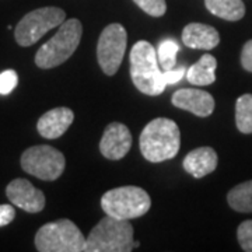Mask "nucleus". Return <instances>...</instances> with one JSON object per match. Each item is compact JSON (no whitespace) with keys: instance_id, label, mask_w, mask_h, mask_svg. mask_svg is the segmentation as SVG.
<instances>
[{"instance_id":"1","label":"nucleus","mask_w":252,"mask_h":252,"mask_svg":"<svg viewBox=\"0 0 252 252\" xmlns=\"http://www.w3.org/2000/svg\"><path fill=\"white\" fill-rule=\"evenodd\" d=\"M139 143L140 152L147 161L171 160L180 152V127L172 119L156 118L144 126Z\"/></svg>"},{"instance_id":"2","label":"nucleus","mask_w":252,"mask_h":252,"mask_svg":"<svg viewBox=\"0 0 252 252\" xmlns=\"http://www.w3.org/2000/svg\"><path fill=\"white\" fill-rule=\"evenodd\" d=\"M130 77L136 89L146 95H160L165 89V80L157 52L147 41H137L130 51Z\"/></svg>"},{"instance_id":"3","label":"nucleus","mask_w":252,"mask_h":252,"mask_svg":"<svg viewBox=\"0 0 252 252\" xmlns=\"http://www.w3.org/2000/svg\"><path fill=\"white\" fill-rule=\"evenodd\" d=\"M133 225L129 220L107 216L86 237V252H129L133 250Z\"/></svg>"},{"instance_id":"4","label":"nucleus","mask_w":252,"mask_h":252,"mask_svg":"<svg viewBox=\"0 0 252 252\" xmlns=\"http://www.w3.org/2000/svg\"><path fill=\"white\" fill-rule=\"evenodd\" d=\"M83 27L77 18L64 20L58 32L38 49L35 64L41 69H52L64 63L80 44Z\"/></svg>"},{"instance_id":"5","label":"nucleus","mask_w":252,"mask_h":252,"mask_svg":"<svg viewBox=\"0 0 252 252\" xmlns=\"http://www.w3.org/2000/svg\"><path fill=\"white\" fill-rule=\"evenodd\" d=\"M35 247L39 252H83L86 237L73 221L61 219L46 223L36 231Z\"/></svg>"},{"instance_id":"6","label":"nucleus","mask_w":252,"mask_h":252,"mask_svg":"<svg viewBox=\"0 0 252 252\" xmlns=\"http://www.w3.org/2000/svg\"><path fill=\"white\" fill-rule=\"evenodd\" d=\"M152 206V199L139 187H119L107 190L101 198L102 210L111 217L132 220L144 216Z\"/></svg>"},{"instance_id":"7","label":"nucleus","mask_w":252,"mask_h":252,"mask_svg":"<svg viewBox=\"0 0 252 252\" xmlns=\"http://www.w3.org/2000/svg\"><path fill=\"white\" fill-rule=\"evenodd\" d=\"M64 20L66 13L59 7H41L32 10L20 20L14 31V38L18 45H34L48 31L59 27Z\"/></svg>"},{"instance_id":"8","label":"nucleus","mask_w":252,"mask_h":252,"mask_svg":"<svg viewBox=\"0 0 252 252\" xmlns=\"http://www.w3.org/2000/svg\"><path fill=\"white\" fill-rule=\"evenodd\" d=\"M21 168L42 181L58 180L64 171L66 160L62 152L48 144L32 146L21 156Z\"/></svg>"},{"instance_id":"9","label":"nucleus","mask_w":252,"mask_h":252,"mask_svg":"<svg viewBox=\"0 0 252 252\" xmlns=\"http://www.w3.org/2000/svg\"><path fill=\"white\" fill-rule=\"evenodd\" d=\"M127 44V34L124 26L114 23L102 30L97 44V61L107 76L118 72Z\"/></svg>"},{"instance_id":"10","label":"nucleus","mask_w":252,"mask_h":252,"mask_svg":"<svg viewBox=\"0 0 252 252\" xmlns=\"http://www.w3.org/2000/svg\"><path fill=\"white\" fill-rule=\"evenodd\" d=\"M6 195L14 206L27 213H39L45 207V195L24 178L13 180L6 188Z\"/></svg>"},{"instance_id":"11","label":"nucleus","mask_w":252,"mask_h":252,"mask_svg":"<svg viewBox=\"0 0 252 252\" xmlns=\"http://www.w3.org/2000/svg\"><path fill=\"white\" fill-rule=\"evenodd\" d=\"M132 135L129 127L119 122L109 124L99 142V152L108 160H121L129 153Z\"/></svg>"},{"instance_id":"12","label":"nucleus","mask_w":252,"mask_h":252,"mask_svg":"<svg viewBox=\"0 0 252 252\" xmlns=\"http://www.w3.org/2000/svg\"><path fill=\"white\" fill-rule=\"evenodd\" d=\"M171 101L174 107L200 118L209 117L215 111V98L212 94L199 89H181L172 94Z\"/></svg>"},{"instance_id":"13","label":"nucleus","mask_w":252,"mask_h":252,"mask_svg":"<svg viewBox=\"0 0 252 252\" xmlns=\"http://www.w3.org/2000/svg\"><path fill=\"white\" fill-rule=\"evenodd\" d=\"M74 121V114L70 108L59 107L45 112L38 119L36 130L45 139H58L70 127Z\"/></svg>"},{"instance_id":"14","label":"nucleus","mask_w":252,"mask_h":252,"mask_svg":"<svg viewBox=\"0 0 252 252\" xmlns=\"http://www.w3.org/2000/svg\"><path fill=\"white\" fill-rule=\"evenodd\" d=\"M182 42L184 45L192 49L210 51L219 45L220 35L216 28L212 26L202 23H190L182 31Z\"/></svg>"},{"instance_id":"15","label":"nucleus","mask_w":252,"mask_h":252,"mask_svg":"<svg viewBox=\"0 0 252 252\" xmlns=\"http://www.w3.org/2000/svg\"><path fill=\"white\" fill-rule=\"evenodd\" d=\"M217 161V153L212 147H198L187 154L182 165L193 178H203L216 170Z\"/></svg>"},{"instance_id":"16","label":"nucleus","mask_w":252,"mask_h":252,"mask_svg":"<svg viewBox=\"0 0 252 252\" xmlns=\"http://www.w3.org/2000/svg\"><path fill=\"white\" fill-rule=\"evenodd\" d=\"M217 61L212 55H203L187 70V79L193 86H210L216 81Z\"/></svg>"},{"instance_id":"17","label":"nucleus","mask_w":252,"mask_h":252,"mask_svg":"<svg viewBox=\"0 0 252 252\" xmlns=\"http://www.w3.org/2000/svg\"><path fill=\"white\" fill-rule=\"evenodd\" d=\"M205 6L213 16L227 21H238L245 16L243 0H205Z\"/></svg>"},{"instance_id":"18","label":"nucleus","mask_w":252,"mask_h":252,"mask_svg":"<svg viewBox=\"0 0 252 252\" xmlns=\"http://www.w3.org/2000/svg\"><path fill=\"white\" fill-rule=\"evenodd\" d=\"M230 207L240 213L252 212V181H247L231 189L227 195Z\"/></svg>"},{"instance_id":"19","label":"nucleus","mask_w":252,"mask_h":252,"mask_svg":"<svg viewBox=\"0 0 252 252\" xmlns=\"http://www.w3.org/2000/svg\"><path fill=\"white\" fill-rule=\"evenodd\" d=\"M235 124L241 133H252V94H244L235 102Z\"/></svg>"},{"instance_id":"20","label":"nucleus","mask_w":252,"mask_h":252,"mask_svg":"<svg viewBox=\"0 0 252 252\" xmlns=\"http://www.w3.org/2000/svg\"><path fill=\"white\" fill-rule=\"evenodd\" d=\"M178 52H180V45L174 39H164L158 45L157 58L162 70H171L175 67Z\"/></svg>"},{"instance_id":"21","label":"nucleus","mask_w":252,"mask_h":252,"mask_svg":"<svg viewBox=\"0 0 252 252\" xmlns=\"http://www.w3.org/2000/svg\"><path fill=\"white\" fill-rule=\"evenodd\" d=\"M133 1L144 13L153 17H161L167 11L165 0H133Z\"/></svg>"},{"instance_id":"22","label":"nucleus","mask_w":252,"mask_h":252,"mask_svg":"<svg viewBox=\"0 0 252 252\" xmlns=\"http://www.w3.org/2000/svg\"><path fill=\"white\" fill-rule=\"evenodd\" d=\"M237 238L245 252H252V220L243 221L237 230Z\"/></svg>"},{"instance_id":"23","label":"nucleus","mask_w":252,"mask_h":252,"mask_svg":"<svg viewBox=\"0 0 252 252\" xmlns=\"http://www.w3.org/2000/svg\"><path fill=\"white\" fill-rule=\"evenodd\" d=\"M18 83V76L14 70H4L0 73V94L7 95L16 89Z\"/></svg>"},{"instance_id":"24","label":"nucleus","mask_w":252,"mask_h":252,"mask_svg":"<svg viewBox=\"0 0 252 252\" xmlns=\"http://www.w3.org/2000/svg\"><path fill=\"white\" fill-rule=\"evenodd\" d=\"M187 73L185 67H174L171 70H162V74H164V80H165V84H175L184 77V74Z\"/></svg>"},{"instance_id":"25","label":"nucleus","mask_w":252,"mask_h":252,"mask_svg":"<svg viewBox=\"0 0 252 252\" xmlns=\"http://www.w3.org/2000/svg\"><path fill=\"white\" fill-rule=\"evenodd\" d=\"M16 217V210L11 205H0V227L10 224Z\"/></svg>"},{"instance_id":"26","label":"nucleus","mask_w":252,"mask_h":252,"mask_svg":"<svg viewBox=\"0 0 252 252\" xmlns=\"http://www.w3.org/2000/svg\"><path fill=\"white\" fill-rule=\"evenodd\" d=\"M241 64L247 72L252 73V39L245 42L241 52Z\"/></svg>"},{"instance_id":"27","label":"nucleus","mask_w":252,"mask_h":252,"mask_svg":"<svg viewBox=\"0 0 252 252\" xmlns=\"http://www.w3.org/2000/svg\"><path fill=\"white\" fill-rule=\"evenodd\" d=\"M139 245H140V243H139V241H133V248H137Z\"/></svg>"}]
</instances>
